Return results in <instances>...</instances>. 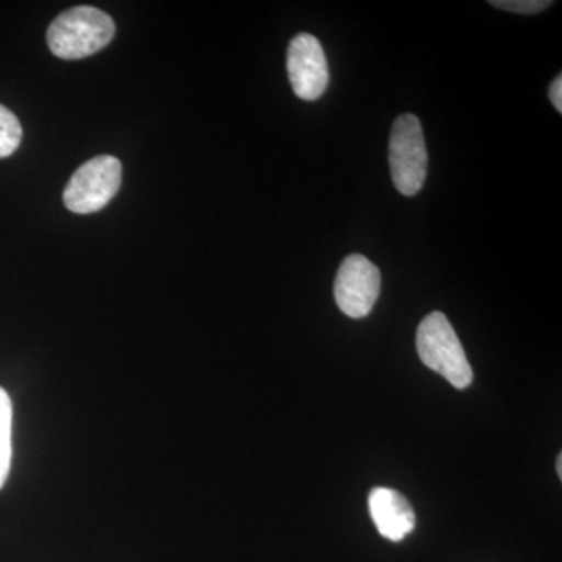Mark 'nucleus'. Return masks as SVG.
<instances>
[{"mask_svg": "<svg viewBox=\"0 0 562 562\" xmlns=\"http://www.w3.org/2000/svg\"><path fill=\"white\" fill-rule=\"evenodd\" d=\"M116 25L105 11L95 7H74L52 22L47 44L61 60H80L109 46Z\"/></svg>", "mask_w": 562, "mask_h": 562, "instance_id": "1", "label": "nucleus"}, {"mask_svg": "<svg viewBox=\"0 0 562 562\" xmlns=\"http://www.w3.org/2000/svg\"><path fill=\"white\" fill-rule=\"evenodd\" d=\"M416 349L422 362L443 376L457 390L471 386V364L446 314L435 312L420 322L416 335Z\"/></svg>", "mask_w": 562, "mask_h": 562, "instance_id": "2", "label": "nucleus"}, {"mask_svg": "<svg viewBox=\"0 0 562 562\" xmlns=\"http://www.w3.org/2000/svg\"><path fill=\"white\" fill-rule=\"evenodd\" d=\"M392 181L403 195L419 194L428 172V151L420 121L414 114H402L392 125L390 138Z\"/></svg>", "mask_w": 562, "mask_h": 562, "instance_id": "3", "label": "nucleus"}, {"mask_svg": "<svg viewBox=\"0 0 562 562\" xmlns=\"http://www.w3.org/2000/svg\"><path fill=\"white\" fill-rule=\"evenodd\" d=\"M122 165L116 157L99 155L81 165L70 177L63 201L77 214H90L109 205L120 191Z\"/></svg>", "mask_w": 562, "mask_h": 562, "instance_id": "4", "label": "nucleus"}, {"mask_svg": "<svg viewBox=\"0 0 562 562\" xmlns=\"http://www.w3.org/2000/svg\"><path fill=\"white\" fill-rule=\"evenodd\" d=\"M382 290L379 268L360 254L349 255L339 266L335 280V299L339 310L351 319L371 314Z\"/></svg>", "mask_w": 562, "mask_h": 562, "instance_id": "5", "label": "nucleus"}, {"mask_svg": "<svg viewBox=\"0 0 562 562\" xmlns=\"http://www.w3.org/2000/svg\"><path fill=\"white\" fill-rule=\"evenodd\" d=\"M286 66L292 91L302 101H317L327 90L330 81L327 57L316 36L310 33L295 36L288 47Z\"/></svg>", "mask_w": 562, "mask_h": 562, "instance_id": "6", "label": "nucleus"}, {"mask_svg": "<svg viewBox=\"0 0 562 562\" xmlns=\"http://www.w3.org/2000/svg\"><path fill=\"white\" fill-rule=\"evenodd\" d=\"M369 513L376 530L392 542H401L416 527V513L405 495L390 487H373Z\"/></svg>", "mask_w": 562, "mask_h": 562, "instance_id": "7", "label": "nucleus"}, {"mask_svg": "<svg viewBox=\"0 0 562 562\" xmlns=\"http://www.w3.org/2000/svg\"><path fill=\"white\" fill-rule=\"evenodd\" d=\"M11 427H13V405L9 392L0 387V490L9 479L11 468Z\"/></svg>", "mask_w": 562, "mask_h": 562, "instance_id": "8", "label": "nucleus"}, {"mask_svg": "<svg viewBox=\"0 0 562 562\" xmlns=\"http://www.w3.org/2000/svg\"><path fill=\"white\" fill-rule=\"evenodd\" d=\"M21 122L7 106L0 105V158L10 157L20 147Z\"/></svg>", "mask_w": 562, "mask_h": 562, "instance_id": "9", "label": "nucleus"}, {"mask_svg": "<svg viewBox=\"0 0 562 562\" xmlns=\"http://www.w3.org/2000/svg\"><path fill=\"white\" fill-rule=\"evenodd\" d=\"M495 9L512 11L519 14H536L553 5L550 0H491Z\"/></svg>", "mask_w": 562, "mask_h": 562, "instance_id": "10", "label": "nucleus"}, {"mask_svg": "<svg viewBox=\"0 0 562 562\" xmlns=\"http://www.w3.org/2000/svg\"><path fill=\"white\" fill-rule=\"evenodd\" d=\"M549 98H550V101H552L554 109L558 110V113H562V77H561V74H560V76L557 77V79H554L552 81V85H550Z\"/></svg>", "mask_w": 562, "mask_h": 562, "instance_id": "11", "label": "nucleus"}, {"mask_svg": "<svg viewBox=\"0 0 562 562\" xmlns=\"http://www.w3.org/2000/svg\"><path fill=\"white\" fill-rule=\"evenodd\" d=\"M557 472H558V476H560V479H562V454H560V457H558Z\"/></svg>", "mask_w": 562, "mask_h": 562, "instance_id": "12", "label": "nucleus"}]
</instances>
